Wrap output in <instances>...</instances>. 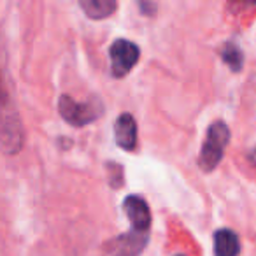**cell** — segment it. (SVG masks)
<instances>
[{
  "instance_id": "cell-5",
  "label": "cell",
  "mask_w": 256,
  "mask_h": 256,
  "mask_svg": "<svg viewBox=\"0 0 256 256\" xmlns=\"http://www.w3.org/2000/svg\"><path fill=\"white\" fill-rule=\"evenodd\" d=\"M123 209L126 218L132 223L134 232H139V234H148L151 226V212L150 207H148L146 200L140 198L137 195H130L124 198Z\"/></svg>"
},
{
  "instance_id": "cell-10",
  "label": "cell",
  "mask_w": 256,
  "mask_h": 256,
  "mask_svg": "<svg viewBox=\"0 0 256 256\" xmlns=\"http://www.w3.org/2000/svg\"><path fill=\"white\" fill-rule=\"evenodd\" d=\"M221 56H223V62L232 68L234 72H238L244 65V58H242V51L238 50L235 44L226 42L221 50Z\"/></svg>"
},
{
  "instance_id": "cell-6",
  "label": "cell",
  "mask_w": 256,
  "mask_h": 256,
  "mask_svg": "<svg viewBox=\"0 0 256 256\" xmlns=\"http://www.w3.org/2000/svg\"><path fill=\"white\" fill-rule=\"evenodd\" d=\"M114 136L120 148L126 151H134L137 146V123L132 114H121L114 123Z\"/></svg>"
},
{
  "instance_id": "cell-9",
  "label": "cell",
  "mask_w": 256,
  "mask_h": 256,
  "mask_svg": "<svg viewBox=\"0 0 256 256\" xmlns=\"http://www.w3.org/2000/svg\"><path fill=\"white\" fill-rule=\"evenodd\" d=\"M81 9L93 20H102L112 14V11H116L118 4L112 0H81L79 2Z\"/></svg>"
},
{
  "instance_id": "cell-3",
  "label": "cell",
  "mask_w": 256,
  "mask_h": 256,
  "mask_svg": "<svg viewBox=\"0 0 256 256\" xmlns=\"http://www.w3.org/2000/svg\"><path fill=\"white\" fill-rule=\"evenodd\" d=\"M58 109H60L62 118L74 126H84L102 114V106L98 102H78L67 95L60 98Z\"/></svg>"
},
{
  "instance_id": "cell-7",
  "label": "cell",
  "mask_w": 256,
  "mask_h": 256,
  "mask_svg": "<svg viewBox=\"0 0 256 256\" xmlns=\"http://www.w3.org/2000/svg\"><path fill=\"white\" fill-rule=\"evenodd\" d=\"M240 242L235 232L223 228L214 234V254L216 256H238Z\"/></svg>"
},
{
  "instance_id": "cell-4",
  "label": "cell",
  "mask_w": 256,
  "mask_h": 256,
  "mask_svg": "<svg viewBox=\"0 0 256 256\" xmlns=\"http://www.w3.org/2000/svg\"><path fill=\"white\" fill-rule=\"evenodd\" d=\"M110 54V72L114 78H123L132 70L134 65L139 62V48L126 39H118L109 50Z\"/></svg>"
},
{
  "instance_id": "cell-8",
  "label": "cell",
  "mask_w": 256,
  "mask_h": 256,
  "mask_svg": "<svg viewBox=\"0 0 256 256\" xmlns=\"http://www.w3.org/2000/svg\"><path fill=\"white\" fill-rule=\"evenodd\" d=\"M148 242V234H139V232H132V234L123 235L118 240V248L112 256H139L142 252L144 246Z\"/></svg>"
},
{
  "instance_id": "cell-2",
  "label": "cell",
  "mask_w": 256,
  "mask_h": 256,
  "mask_svg": "<svg viewBox=\"0 0 256 256\" xmlns=\"http://www.w3.org/2000/svg\"><path fill=\"white\" fill-rule=\"evenodd\" d=\"M230 140V130L223 121H216L207 130L206 140H204L202 151H200L198 165L206 172H210L218 167L224 153V148Z\"/></svg>"
},
{
  "instance_id": "cell-1",
  "label": "cell",
  "mask_w": 256,
  "mask_h": 256,
  "mask_svg": "<svg viewBox=\"0 0 256 256\" xmlns=\"http://www.w3.org/2000/svg\"><path fill=\"white\" fill-rule=\"evenodd\" d=\"M23 146V124L14 100V90L8 70L6 48L0 40V151L6 154L20 153Z\"/></svg>"
},
{
  "instance_id": "cell-11",
  "label": "cell",
  "mask_w": 256,
  "mask_h": 256,
  "mask_svg": "<svg viewBox=\"0 0 256 256\" xmlns=\"http://www.w3.org/2000/svg\"><path fill=\"white\" fill-rule=\"evenodd\" d=\"M174 256H184V254H174Z\"/></svg>"
}]
</instances>
